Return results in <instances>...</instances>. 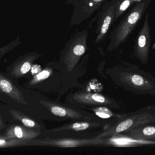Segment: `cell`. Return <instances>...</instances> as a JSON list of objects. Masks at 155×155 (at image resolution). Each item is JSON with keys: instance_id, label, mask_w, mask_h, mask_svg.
I'll use <instances>...</instances> for the list:
<instances>
[{"instance_id": "obj_1", "label": "cell", "mask_w": 155, "mask_h": 155, "mask_svg": "<svg viewBox=\"0 0 155 155\" xmlns=\"http://www.w3.org/2000/svg\"><path fill=\"white\" fill-rule=\"evenodd\" d=\"M150 1L143 0L137 3L124 16L110 35L109 49H115L126 41L141 19Z\"/></svg>"}, {"instance_id": "obj_2", "label": "cell", "mask_w": 155, "mask_h": 155, "mask_svg": "<svg viewBox=\"0 0 155 155\" xmlns=\"http://www.w3.org/2000/svg\"><path fill=\"white\" fill-rule=\"evenodd\" d=\"M115 0L107 2L100 15L98 21L97 34L95 42H100L107 33L110 27L115 21Z\"/></svg>"}, {"instance_id": "obj_3", "label": "cell", "mask_w": 155, "mask_h": 155, "mask_svg": "<svg viewBox=\"0 0 155 155\" xmlns=\"http://www.w3.org/2000/svg\"><path fill=\"white\" fill-rule=\"evenodd\" d=\"M151 42L150 28L149 25V15L147 13L145 16L144 24L139 32L135 44V49L137 55L143 60L147 58Z\"/></svg>"}, {"instance_id": "obj_4", "label": "cell", "mask_w": 155, "mask_h": 155, "mask_svg": "<svg viewBox=\"0 0 155 155\" xmlns=\"http://www.w3.org/2000/svg\"><path fill=\"white\" fill-rule=\"evenodd\" d=\"M40 132L33 130L29 129L21 126H12L9 127L2 138H18L25 140H30L38 137Z\"/></svg>"}, {"instance_id": "obj_5", "label": "cell", "mask_w": 155, "mask_h": 155, "mask_svg": "<svg viewBox=\"0 0 155 155\" xmlns=\"http://www.w3.org/2000/svg\"><path fill=\"white\" fill-rule=\"evenodd\" d=\"M95 140H92L72 139H62L44 140L38 141L32 144L44 146H57L62 147H78L93 144Z\"/></svg>"}, {"instance_id": "obj_6", "label": "cell", "mask_w": 155, "mask_h": 155, "mask_svg": "<svg viewBox=\"0 0 155 155\" xmlns=\"http://www.w3.org/2000/svg\"><path fill=\"white\" fill-rule=\"evenodd\" d=\"M0 88L3 93L20 104L26 105L21 92L9 80L2 75H0Z\"/></svg>"}, {"instance_id": "obj_7", "label": "cell", "mask_w": 155, "mask_h": 155, "mask_svg": "<svg viewBox=\"0 0 155 155\" xmlns=\"http://www.w3.org/2000/svg\"><path fill=\"white\" fill-rule=\"evenodd\" d=\"M73 98L77 102L85 104H102L106 101L104 97L97 93H78L74 95Z\"/></svg>"}, {"instance_id": "obj_8", "label": "cell", "mask_w": 155, "mask_h": 155, "mask_svg": "<svg viewBox=\"0 0 155 155\" xmlns=\"http://www.w3.org/2000/svg\"><path fill=\"white\" fill-rule=\"evenodd\" d=\"M36 59L35 56H28L23 58L15 65L12 74L16 77H20L28 73L31 68V64Z\"/></svg>"}, {"instance_id": "obj_9", "label": "cell", "mask_w": 155, "mask_h": 155, "mask_svg": "<svg viewBox=\"0 0 155 155\" xmlns=\"http://www.w3.org/2000/svg\"><path fill=\"white\" fill-rule=\"evenodd\" d=\"M51 111L55 116L70 118H80L82 117L81 114L78 111L67 107L53 105L50 108Z\"/></svg>"}, {"instance_id": "obj_10", "label": "cell", "mask_w": 155, "mask_h": 155, "mask_svg": "<svg viewBox=\"0 0 155 155\" xmlns=\"http://www.w3.org/2000/svg\"><path fill=\"white\" fill-rule=\"evenodd\" d=\"M115 19H117L125 11L133 4H136L143 0H115Z\"/></svg>"}, {"instance_id": "obj_11", "label": "cell", "mask_w": 155, "mask_h": 155, "mask_svg": "<svg viewBox=\"0 0 155 155\" xmlns=\"http://www.w3.org/2000/svg\"><path fill=\"white\" fill-rule=\"evenodd\" d=\"M12 116L15 119L18 120L22 122L25 127L29 128H40V126L36 123L34 120L22 115L21 113L15 111L12 112Z\"/></svg>"}, {"instance_id": "obj_12", "label": "cell", "mask_w": 155, "mask_h": 155, "mask_svg": "<svg viewBox=\"0 0 155 155\" xmlns=\"http://www.w3.org/2000/svg\"><path fill=\"white\" fill-rule=\"evenodd\" d=\"M9 140L7 139L1 138L0 139V147L1 148L8 147H13L17 145H22L26 144L29 140H25L21 139L18 138L8 139Z\"/></svg>"}, {"instance_id": "obj_13", "label": "cell", "mask_w": 155, "mask_h": 155, "mask_svg": "<svg viewBox=\"0 0 155 155\" xmlns=\"http://www.w3.org/2000/svg\"><path fill=\"white\" fill-rule=\"evenodd\" d=\"M90 127V125L87 122H76V123L71 124L69 126L60 128L57 130L56 129L53 130V131H58V130L66 129H71L76 130V131H81V130H85L87 129L88 128Z\"/></svg>"}, {"instance_id": "obj_14", "label": "cell", "mask_w": 155, "mask_h": 155, "mask_svg": "<svg viewBox=\"0 0 155 155\" xmlns=\"http://www.w3.org/2000/svg\"><path fill=\"white\" fill-rule=\"evenodd\" d=\"M51 73V69L47 68L34 76L30 82V85H33L41 82L48 78Z\"/></svg>"}, {"instance_id": "obj_15", "label": "cell", "mask_w": 155, "mask_h": 155, "mask_svg": "<svg viewBox=\"0 0 155 155\" xmlns=\"http://www.w3.org/2000/svg\"><path fill=\"white\" fill-rule=\"evenodd\" d=\"M97 116L102 118H108L112 115L111 111L106 107H98L93 110Z\"/></svg>"}, {"instance_id": "obj_16", "label": "cell", "mask_w": 155, "mask_h": 155, "mask_svg": "<svg viewBox=\"0 0 155 155\" xmlns=\"http://www.w3.org/2000/svg\"><path fill=\"white\" fill-rule=\"evenodd\" d=\"M133 120L132 119H127L120 123L116 128V132H120L121 131L127 130L130 127L132 126Z\"/></svg>"}, {"instance_id": "obj_17", "label": "cell", "mask_w": 155, "mask_h": 155, "mask_svg": "<svg viewBox=\"0 0 155 155\" xmlns=\"http://www.w3.org/2000/svg\"><path fill=\"white\" fill-rule=\"evenodd\" d=\"M142 134L146 137L155 136V127H148L143 129Z\"/></svg>"}, {"instance_id": "obj_18", "label": "cell", "mask_w": 155, "mask_h": 155, "mask_svg": "<svg viewBox=\"0 0 155 155\" xmlns=\"http://www.w3.org/2000/svg\"><path fill=\"white\" fill-rule=\"evenodd\" d=\"M131 81L134 85L136 86H140L143 85L144 83V79L141 76L138 75H135L132 76Z\"/></svg>"}, {"instance_id": "obj_19", "label": "cell", "mask_w": 155, "mask_h": 155, "mask_svg": "<svg viewBox=\"0 0 155 155\" xmlns=\"http://www.w3.org/2000/svg\"><path fill=\"white\" fill-rule=\"evenodd\" d=\"M41 68V67L38 65H33L31 68V73L33 75H36L40 72Z\"/></svg>"}]
</instances>
